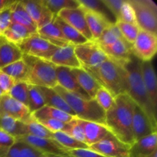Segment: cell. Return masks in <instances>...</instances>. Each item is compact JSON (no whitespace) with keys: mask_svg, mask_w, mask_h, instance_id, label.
<instances>
[{"mask_svg":"<svg viewBox=\"0 0 157 157\" xmlns=\"http://www.w3.org/2000/svg\"><path fill=\"white\" fill-rule=\"evenodd\" d=\"M136 104L127 94L114 98L112 107L105 113V126L117 138L131 146L134 141L133 134V116Z\"/></svg>","mask_w":157,"mask_h":157,"instance_id":"6da1fadb","label":"cell"},{"mask_svg":"<svg viewBox=\"0 0 157 157\" xmlns=\"http://www.w3.org/2000/svg\"><path fill=\"white\" fill-rule=\"evenodd\" d=\"M140 62L136 56L133 55L126 62L121 63L125 72V81L127 91L126 94L131 98L133 102L139 106L147 115L153 125L157 127L156 113L153 110L141 75Z\"/></svg>","mask_w":157,"mask_h":157,"instance_id":"7a4b0ae2","label":"cell"},{"mask_svg":"<svg viewBox=\"0 0 157 157\" xmlns=\"http://www.w3.org/2000/svg\"><path fill=\"white\" fill-rule=\"evenodd\" d=\"M84 69L96 80L101 87L108 90L113 98L125 94L127 91L125 72L121 63L108 58L96 67Z\"/></svg>","mask_w":157,"mask_h":157,"instance_id":"3957f363","label":"cell"},{"mask_svg":"<svg viewBox=\"0 0 157 157\" xmlns=\"http://www.w3.org/2000/svg\"><path fill=\"white\" fill-rule=\"evenodd\" d=\"M54 89L67 102L77 118L105 125V111L94 99H84L67 91L59 85H57Z\"/></svg>","mask_w":157,"mask_h":157,"instance_id":"277c9868","label":"cell"},{"mask_svg":"<svg viewBox=\"0 0 157 157\" xmlns=\"http://www.w3.org/2000/svg\"><path fill=\"white\" fill-rule=\"evenodd\" d=\"M22 59L27 66L28 84L50 88H54L58 85L56 66L52 63L29 55H23Z\"/></svg>","mask_w":157,"mask_h":157,"instance_id":"5b68a950","label":"cell"},{"mask_svg":"<svg viewBox=\"0 0 157 157\" xmlns=\"http://www.w3.org/2000/svg\"><path fill=\"white\" fill-rule=\"evenodd\" d=\"M140 29L157 35V6L152 0H128Z\"/></svg>","mask_w":157,"mask_h":157,"instance_id":"8992f818","label":"cell"},{"mask_svg":"<svg viewBox=\"0 0 157 157\" xmlns=\"http://www.w3.org/2000/svg\"><path fill=\"white\" fill-rule=\"evenodd\" d=\"M17 46L23 55H29L46 61H49L58 48V47L39 36L38 33L30 35Z\"/></svg>","mask_w":157,"mask_h":157,"instance_id":"52a82bcc","label":"cell"},{"mask_svg":"<svg viewBox=\"0 0 157 157\" xmlns=\"http://www.w3.org/2000/svg\"><path fill=\"white\" fill-rule=\"evenodd\" d=\"M75 52L81 67L84 68L96 67L108 59L101 47L93 41L75 45Z\"/></svg>","mask_w":157,"mask_h":157,"instance_id":"ba28073f","label":"cell"},{"mask_svg":"<svg viewBox=\"0 0 157 157\" xmlns=\"http://www.w3.org/2000/svg\"><path fill=\"white\" fill-rule=\"evenodd\" d=\"M157 52V35L140 29L132 44V52L141 61H150Z\"/></svg>","mask_w":157,"mask_h":157,"instance_id":"9c48e42d","label":"cell"},{"mask_svg":"<svg viewBox=\"0 0 157 157\" xmlns=\"http://www.w3.org/2000/svg\"><path fill=\"white\" fill-rule=\"evenodd\" d=\"M89 149L105 157H129L130 146L117 138L112 133Z\"/></svg>","mask_w":157,"mask_h":157,"instance_id":"30bf717a","label":"cell"},{"mask_svg":"<svg viewBox=\"0 0 157 157\" xmlns=\"http://www.w3.org/2000/svg\"><path fill=\"white\" fill-rule=\"evenodd\" d=\"M15 140L29 144V146L34 147L35 149L38 150V151L44 153V154H52L57 155V156L70 157L68 153H67V150L63 148L54 139L39 138L36 137V136L25 135V136H22L16 138Z\"/></svg>","mask_w":157,"mask_h":157,"instance_id":"8fae6325","label":"cell"},{"mask_svg":"<svg viewBox=\"0 0 157 157\" xmlns=\"http://www.w3.org/2000/svg\"><path fill=\"white\" fill-rule=\"evenodd\" d=\"M21 2L38 29L48 24L55 18V15L46 6L44 0H24Z\"/></svg>","mask_w":157,"mask_h":157,"instance_id":"7c38bea8","label":"cell"},{"mask_svg":"<svg viewBox=\"0 0 157 157\" xmlns=\"http://www.w3.org/2000/svg\"><path fill=\"white\" fill-rule=\"evenodd\" d=\"M57 16L61 18L63 21L76 29L88 41H93L91 33L87 27L85 15H84V11L82 8L79 7L78 9H64L61 11Z\"/></svg>","mask_w":157,"mask_h":157,"instance_id":"4fadbf2b","label":"cell"},{"mask_svg":"<svg viewBox=\"0 0 157 157\" xmlns=\"http://www.w3.org/2000/svg\"><path fill=\"white\" fill-rule=\"evenodd\" d=\"M0 115H6L18 121L26 122L32 117L29 109L9 94H2L0 100Z\"/></svg>","mask_w":157,"mask_h":157,"instance_id":"5bb4252c","label":"cell"},{"mask_svg":"<svg viewBox=\"0 0 157 157\" xmlns=\"http://www.w3.org/2000/svg\"><path fill=\"white\" fill-rule=\"evenodd\" d=\"M132 127L134 141L139 140L153 133H157V127L153 125L144 110L136 104L133 110Z\"/></svg>","mask_w":157,"mask_h":157,"instance_id":"9a60e30c","label":"cell"},{"mask_svg":"<svg viewBox=\"0 0 157 157\" xmlns=\"http://www.w3.org/2000/svg\"><path fill=\"white\" fill-rule=\"evenodd\" d=\"M141 75L149 101L156 113L157 110V80L152 61H141Z\"/></svg>","mask_w":157,"mask_h":157,"instance_id":"2e32d148","label":"cell"},{"mask_svg":"<svg viewBox=\"0 0 157 157\" xmlns=\"http://www.w3.org/2000/svg\"><path fill=\"white\" fill-rule=\"evenodd\" d=\"M49 61L56 67H67L70 69L82 67L75 55V45L71 44L58 48L49 59Z\"/></svg>","mask_w":157,"mask_h":157,"instance_id":"e0dca14e","label":"cell"},{"mask_svg":"<svg viewBox=\"0 0 157 157\" xmlns=\"http://www.w3.org/2000/svg\"><path fill=\"white\" fill-rule=\"evenodd\" d=\"M56 78L58 85L65 90L78 95L84 99H91L80 87L70 68L56 67Z\"/></svg>","mask_w":157,"mask_h":157,"instance_id":"ac0fdd59","label":"cell"},{"mask_svg":"<svg viewBox=\"0 0 157 157\" xmlns=\"http://www.w3.org/2000/svg\"><path fill=\"white\" fill-rule=\"evenodd\" d=\"M157 154V133L136 140L130 146L129 157H153Z\"/></svg>","mask_w":157,"mask_h":157,"instance_id":"d6986e66","label":"cell"},{"mask_svg":"<svg viewBox=\"0 0 157 157\" xmlns=\"http://www.w3.org/2000/svg\"><path fill=\"white\" fill-rule=\"evenodd\" d=\"M101 48L108 58L118 63L126 62L133 55L132 44L124 39L118 40L110 45L101 47Z\"/></svg>","mask_w":157,"mask_h":157,"instance_id":"ffe728a7","label":"cell"},{"mask_svg":"<svg viewBox=\"0 0 157 157\" xmlns=\"http://www.w3.org/2000/svg\"><path fill=\"white\" fill-rule=\"evenodd\" d=\"M85 136V143L88 147L99 142L111 132L105 125L91 121L78 119Z\"/></svg>","mask_w":157,"mask_h":157,"instance_id":"44dd1931","label":"cell"},{"mask_svg":"<svg viewBox=\"0 0 157 157\" xmlns=\"http://www.w3.org/2000/svg\"><path fill=\"white\" fill-rule=\"evenodd\" d=\"M37 33L39 36L47 40L48 42L57 47H64L70 43L65 39L61 29L55 21V18L51 22L38 29Z\"/></svg>","mask_w":157,"mask_h":157,"instance_id":"7402d4cb","label":"cell"},{"mask_svg":"<svg viewBox=\"0 0 157 157\" xmlns=\"http://www.w3.org/2000/svg\"><path fill=\"white\" fill-rule=\"evenodd\" d=\"M37 87V86H36ZM40 93L43 97L45 105L48 107H54V108L58 109V110L64 111L71 116L75 117V113L71 110L68 104L63 99L62 97L55 90L54 88L44 87H37Z\"/></svg>","mask_w":157,"mask_h":157,"instance_id":"603a6c76","label":"cell"},{"mask_svg":"<svg viewBox=\"0 0 157 157\" xmlns=\"http://www.w3.org/2000/svg\"><path fill=\"white\" fill-rule=\"evenodd\" d=\"M71 71L82 90L91 99H94L97 91L101 86L83 67L71 69Z\"/></svg>","mask_w":157,"mask_h":157,"instance_id":"cb8c5ba5","label":"cell"},{"mask_svg":"<svg viewBox=\"0 0 157 157\" xmlns=\"http://www.w3.org/2000/svg\"><path fill=\"white\" fill-rule=\"evenodd\" d=\"M84 11L87 27L91 33L93 41H96L103 32L111 24L104 17L101 16L98 14L85 9H84Z\"/></svg>","mask_w":157,"mask_h":157,"instance_id":"d4e9b609","label":"cell"},{"mask_svg":"<svg viewBox=\"0 0 157 157\" xmlns=\"http://www.w3.org/2000/svg\"><path fill=\"white\" fill-rule=\"evenodd\" d=\"M23 54L18 47L3 39L0 43V70L9 64L21 60Z\"/></svg>","mask_w":157,"mask_h":157,"instance_id":"484cf974","label":"cell"},{"mask_svg":"<svg viewBox=\"0 0 157 157\" xmlns=\"http://www.w3.org/2000/svg\"><path fill=\"white\" fill-rule=\"evenodd\" d=\"M12 23L25 26L33 33H37L38 28L28 14L21 1H15L12 5Z\"/></svg>","mask_w":157,"mask_h":157,"instance_id":"4316f807","label":"cell"},{"mask_svg":"<svg viewBox=\"0 0 157 157\" xmlns=\"http://www.w3.org/2000/svg\"><path fill=\"white\" fill-rule=\"evenodd\" d=\"M0 130L15 139L26 135L25 124L24 122L6 115H0Z\"/></svg>","mask_w":157,"mask_h":157,"instance_id":"83f0119b","label":"cell"},{"mask_svg":"<svg viewBox=\"0 0 157 157\" xmlns=\"http://www.w3.org/2000/svg\"><path fill=\"white\" fill-rule=\"evenodd\" d=\"M78 2L80 7L82 9L98 14L107 19L110 24H116V18L106 6L103 0H78Z\"/></svg>","mask_w":157,"mask_h":157,"instance_id":"f1b7e54d","label":"cell"},{"mask_svg":"<svg viewBox=\"0 0 157 157\" xmlns=\"http://www.w3.org/2000/svg\"><path fill=\"white\" fill-rule=\"evenodd\" d=\"M32 116L36 121L53 119L64 123L69 122L75 117L71 116V115L68 114L65 112L61 111L58 109L54 108V107H48L47 105H44L41 109L34 112L33 113H32Z\"/></svg>","mask_w":157,"mask_h":157,"instance_id":"f546056e","label":"cell"},{"mask_svg":"<svg viewBox=\"0 0 157 157\" xmlns=\"http://www.w3.org/2000/svg\"><path fill=\"white\" fill-rule=\"evenodd\" d=\"M33 34L36 33H33L32 31L21 25L17 24V23H12L3 34L2 37L9 42L18 45L21 41Z\"/></svg>","mask_w":157,"mask_h":157,"instance_id":"4dcf8cb0","label":"cell"},{"mask_svg":"<svg viewBox=\"0 0 157 157\" xmlns=\"http://www.w3.org/2000/svg\"><path fill=\"white\" fill-rule=\"evenodd\" d=\"M55 21L58 27L61 29L63 35L65 38V39L68 41L70 44L73 45H78V44H82L88 41L87 38H84L79 32L74 29L73 27L63 21L61 18L58 16L55 17Z\"/></svg>","mask_w":157,"mask_h":157,"instance_id":"1f68e13d","label":"cell"},{"mask_svg":"<svg viewBox=\"0 0 157 157\" xmlns=\"http://www.w3.org/2000/svg\"><path fill=\"white\" fill-rule=\"evenodd\" d=\"M1 71L13 78L15 82L18 81L27 82L28 69L26 64L22 58L3 67Z\"/></svg>","mask_w":157,"mask_h":157,"instance_id":"d6a6232c","label":"cell"},{"mask_svg":"<svg viewBox=\"0 0 157 157\" xmlns=\"http://www.w3.org/2000/svg\"><path fill=\"white\" fill-rule=\"evenodd\" d=\"M121 39L124 38L121 35L119 29L116 24H111L103 32L101 36L95 42L100 47H104V46L110 45Z\"/></svg>","mask_w":157,"mask_h":157,"instance_id":"836d02e7","label":"cell"},{"mask_svg":"<svg viewBox=\"0 0 157 157\" xmlns=\"http://www.w3.org/2000/svg\"><path fill=\"white\" fill-rule=\"evenodd\" d=\"M25 132L28 136H36L39 138H48V139H53L52 135L53 133L48 130L43 125H41L38 121L34 119L33 117L25 122Z\"/></svg>","mask_w":157,"mask_h":157,"instance_id":"e575fe53","label":"cell"},{"mask_svg":"<svg viewBox=\"0 0 157 157\" xmlns=\"http://www.w3.org/2000/svg\"><path fill=\"white\" fill-rule=\"evenodd\" d=\"M52 138L56 140L63 148L65 150H75V149H89V147L84 143L76 140L62 131L53 133Z\"/></svg>","mask_w":157,"mask_h":157,"instance_id":"d590c367","label":"cell"},{"mask_svg":"<svg viewBox=\"0 0 157 157\" xmlns=\"http://www.w3.org/2000/svg\"><path fill=\"white\" fill-rule=\"evenodd\" d=\"M45 105L43 97L38 87L35 85L29 84V96H28L27 107L29 112L33 113Z\"/></svg>","mask_w":157,"mask_h":157,"instance_id":"8d00e7d4","label":"cell"},{"mask_svg":"<svg viewBox=\"0 0 157 157\" xmlns=\"http://www.w3.org/2000/svg\"><path fill=\"white\" fill-rule=\"evenodd\" d=\"M46 6L55 16L64 9H78L80 7L78 0H44Z\"/></svg>","mask_w":157,"mask_h":157,"instance_id":"74e56055","label":"cell"},{"mask_svg":"<svg viewBox=\"0 0 157 157\" xmlns=\"http://www.w3.org/2000/svg\"><path fill=\"white\" fill-rule=\"evenodd\" d=\"M9 94L11 98L18 101L27 107L28 96H29V84L25 81L15 82L13 87L9 90Z\"/></svg>","mask_w":157,"mask_h":157,"instance_id":"f35d334b","label":"cell"},{"mask_svg":"<svg viewBox=\"0 0 157 157\" xmlns=\"http://www.w3.org/2000/svg\"><path fill=\"white\" fill-rule=\"evenodd\" d=\"M116 25L121 32L123 38L129 44H133L140 31L137 25L123 22L120 21H117Z\"/></svg>","mask_w":157,"mask_h":157,"instance_id":"ab89813d","label":"cell"},{"mask_svg":"<svg viewBox=\"0 0 157 157\" xmlns=\"http://www.w3.org/2000/svg\"><path fill=\"white\" fill-rule=\"evenodd\" d=\"M63 132L68 134L76 140L86 144L84 130L76 117H75L71 121L66 123L65 128Z\"/></svg>","mask_w":157,"mask_h":157,"instance_id":"60d3db41","label":"cell"},{"mask_svg":"<svg viewBox=\"0 0 157 157\" xmlns=\"http://www.w3.org/2000/svg\"><path fill=\"white\" fill-rule=\"evenodd\" d=\"M94 99L96 101L98 105L106 112L112 107L114 102V98L111 94L104 87H101L97 91Z\"/></svg>","mask_w":157,"mask_h":157,"instance_id":"b9f144b4","label":"cell"},{"mask_svg":"<svg viewBox=\"0 0 157 157\" xmlns=\"http://www.w3.org/2000/svg\"><path fill=\"white\" fill-rule=\"evenodd\" d=\"M118 21L130 23V24H136L134 10L128 0H124V3H123L117 21Z\"/></svg>","mask_w":157,"mask_h":157,"instance_id":"7bdbcfd3","label":"cell"},{"mask_svg":"<svg viewBox=\"0 0 157 157\" xmlns=\"http://www.w3.org/2000/svg\"><path fill=\"white\" fill-rule=\"evenodd\" d=\"M15 142V137L0 130V157L6 156Z\"/></svg>","mask_w":157,"mask_h":157,"instance_id":"ee69618b","label":"cell"},{"mask_svg":"<svg viewBox=\"0 0 157 157\" xmlns=\"http://www.w3.org/2000/svg\"><path fill=\"white\" fill-rule=\"evenodd\" d=\"M12 3L0 11V37H2L3 34L12 24Z\"/></svg>","mask_w":157,"mask_h":157,"instance_id":"f6af8a7d","label":"cell"},{"mask_svg":"<svg viewBox=\"0 0 157 157\" xmlns=\"http://www.w3.org/2000/svg\"><path fill=\"white\" fill-rule=\"evenodd\" d=\"M41 125L44 126L48 130L53 133L59 131H64L65 128L66 123L61 122L60 121L53 119H47V120H41V121H38Z\"/></svg>","mask_w":157,"mask_h":157,"instance_id":"bcb514c9","label":"cell"},{"mask_svg":"<svg viewBox=\"0 0 157 157\" xmlns=\"http://www.w3.org/2000/svg\"><path fill=\"white\" fill-rule=\"evenodd\" d=\"M15 83L13 78L0 70V90L3 94H7Z\"/></svg>","mask_w":157,"mask_h":157,"instance_id":"7dc6e473","label":"cell"},{"mask_svg":"<svg viewBox=\"0 0 157 157\" xmlns=\"http://www.w3.org/2000/svg\"><path fill=\"white\" fill-rule=\"evenodd\" d=\"M67 151L70 157H105L90 149H75Z\"/></svg>","mask_w":157,"mask_h":157,"instance_id":"c3c4849f","label":"cell"},{"mask_svg":"<svg viewBox=\"0 0 157 157\" xmlns=\"http://www.w3.org/2000/svg\"><path fill=\"white\" fill-rule=\"evenodd\" d=\"M103 2L106 5V6L108 8L109 10L111 12V13L114 15L117 21L120 15V12H121V7H122L124 0H103Z\"/></svg>","mask_w":157,"mask_h":157,"instance_id":"681fc988","label":"cell"},{"mask_svg":"<svg viewBox=\"0 0 157 157\" xmlns=\"http://www.w3.org/2000/svg\"><path fill=\"white\" fill-rule=\"evenodd\" d=\"M13 2L14 1H12V0H0V11L6 6L12 4Z\"/></svg>","mask_w":157,"mask_h":157,"instance_id":"f907efd6","label":"cell"},{"mask_svg":"<svg viewBox=\"0 0 157 157\" xmlns=\"http://www.w3.org/2000/svg\"><path fill=\"white\" fill-rule=\"evenodd\" d=\"M46 157H67V156H57V155H52V154H44Z\"/></svg>","mask_w":157,"mask_h":157,"instance_id":"816d5d0a","label":"cell"},{"mask_svg":"<svg viewBox=\"0 0 157 157\" xmlns=\"http://www.w3.org/2000/svg\"><path fill=\"white\" fill-rule=\"evenodd\" d=\"M3 39H4V38H3V37H0V43H1Z\"/></svg>","mask_w":157,"mask_h":157,"instance_id":"f5cc1de1","label":"cell"},{"mask_svg":"<svg viewBox=\"0 0 157 157\" xmlns=\"http://www.w3.org/2000/svg\"><path fill=\"white\" fill-rule=\"evenodd\" d=\"M2 94H3L2 93L1 90H0V100H1V97H2Z\"/></svg>","mask_w":157,"mask_h":157,"instance_id":"db71d44e","label":"cell"},{"mask_svg":"<svg viewBox=\"0 0 157 157\" xmlns=\"http://www.w3.org/2000/svg\"><path fill=\"white\" fill-rule=\"evenodd\" d=\"M153 157H157V154H156V155H154V156H153Z\"/></svg>","mask_w":157,"mask_h":157,"instance_id":"11a10c76","label":"cell"}]
</instances>
